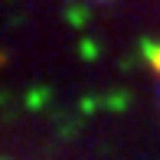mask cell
I'll return each instance as SVG.
<instances>
[{
    "instance_id": "1",
    "label": "cell",
    "mask_w": 160,
    "mask_h": 160,
    "mask_svg": "<svg viewBox=\"0 0 160 160\" xmlns=\"http://www.w3.org/2000/svg\"><path fill=\"white\" fill-rule=\"evenodd\" d=\"M147 56L154 62V69H160V46H147Z\"/></svg>"
}]
</instances>
